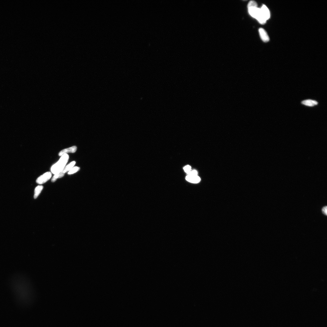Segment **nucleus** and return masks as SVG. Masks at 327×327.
Returning <instances> with one entry per match:
<instances>
[{"mask_svg": "<svg viewBox=\"0 0 327 327\" xmlns=\"http://www.w3.org/2000/svg\"><path fill=\"white\" fill-rule=\"evenodd\" d=\"M69 159V156L67 154L62 155L59 161L52 167L51 169L52 173L55 174L63 170Z\"/></svg>", "mask_w": 327, "mask_h": 327, "instance_id": "nucleus-1", "label": "nucleus"}, {"mask_svg": "<svg viewBox=\"0 0 327 327\" xmlns=\"http://www.w3.org/2000/svg\"><path fill=\"white\" fill-rule=\"evenodd\" d=\"M248 12L252 17L257 20L261 24L266 23V20L263 17L261 14L260 8L258 7H250L248 8Z\"/></svg>", "mask_w": 327, "mask_h": 327, "instance_id": "nucleus-2", "label": "nucleus"}, {"mask_svg": "<svg viewBox=\"0 0 327 327\" xmlns=\"http://www.w3.org/2000/svg\"><path fill=\"white\" fill-rule=\"evenodd\" d=\"M52 174L50 172H47L43 174V175L38 177L36 180V182L39 184L45 183L50 179Z\"/></svg>", "mask_w": 327, "mask_h": 327, "instance_id": "nucleus-3", "label": "nucleus"}, {"mask_svg": "<svg viewBox=\"0 0 327 327\" xmlns=\"http://www.w3.org/2000/svg\"><path fill=\"white\" fill-rule=\"evenodd\" d=\"M260 9L263 17L266 21L268 20L270 17V13L268 8L265 5H263Z\"/></svg>", "mask_w": 327, "mask_h": 327, "instance_id": "nucleus-4", "label": "nucleus"}, {"mask_svg": "<svg viewBox=\"0 0 327 327\" xmlns=\"http://www.w3.org/2000/svg\"><path fill=\"white\" fill-rule=\"evenodd\" d=\"M260 36L262 40L264 42H267L269 41L270 38L266 31L262 28H260L259 30Z\"/></svg>", "mask_w": 327, "mask_h": 327, "instance_id": "nucleus-5", "label": "nucleus"}, {"mask_svg": "<svg viewBox=\"0 0 327 327\" xmlns=\"http://www.w3.org/2000/svg\"><path fill=\"white\" fill-rule=\"evenodd\" d=\"M186 180L192 183H198L201 180V178L198 176H194L188 175L186 177Z\"/></svg>", "mask_w": 327, "mask_h": 327, "instance_id": "nucleus-6", "label": "nucleus"}, {"mask_svg": "<svg viewBox=\"0 0 327 327\" xmlns=\"http://www.w3.org/2000/svg\"><path fill=\"white\" fill-rule=\"evenodd\" d=\"M77 150V147L75 146H74L72 147H70V148H68L65 149L59 152V156H62L64 154L69 153H75L76 152Z\"/></svg>", "mask_w": 327, "mask_h": 327, "instance_id": "nucleus-7", "label": "nucleus"}, {"mask_svg": "<svg viewBox=\"0 0 327 327\" xmlns=\"http://www.w3.org/2000/svg\"><path fill=\"white\" fill-rule=\"evenodd\" d=\"M303 104L309 106H313L318 104L317 102L312 100H306L303 101L302 102Z\"/></svg>", "mask_w": 327, "mask_h": 327, "instance_id": "nucleus-8", "label": "nucleus"}, {"mask_svg": "<svg viewBox=\"0 0 327 327\" xmlns=\"http://www.w3.org/2000/svg\"><path fill=\"white\" fill-rule=\"evenodd\" d=\"M64 170V169H63ZM65 173L63 172V170L59 172L54 174L52 179V182H55L57 179L63 177Z\"/></svg>", "mask_w": 327, "mask_h": 327, "instance_id": "nucleus-9", "label": "nucleus"}, {"mask_svg": "<svg viewBox=\"0 0 327 327\" xmlns=\"http://www.w3.org/2000/svg\"><path fill=\"white\" fill-rule=\"evenodd\" d=\"M43 188V186L42 185H39L35 188L34 195L35 199H36L38 197V196L41 192Z\"/></svg>", "mask_w": 327, "mask_h": 327, "instance_id": "nucleus-10", "label": "nucleus"}, {"mask_svg": "<svg viewBox=\"0 0 327 327\" xmlns=\"http://www.w3.org/2000/svg\"><path fill=\"white\" fill-rule=\"evenodd\" d=\"M75 161H74L69 163L64 168L63 170L64 173H65L68 171H69L73 168L75 164Z\"/></svg>", "mask_w": 327, "mask_h": 327, "instance_id": "nucleus-11", "label": "nucleus"}, {"mask_svg": "<svg viewBox=\"0 0 327 327\" xmlns=\"http://www.w3.org/2000/svg\"><path fill=\"white\" fill-rule=\"evenodd\" d=\"M80 170L79 167L75 166L73 167L68 173L69 174H73L78 171Z\"/></svg>", "mask_w": 327, "mask_h": 327, "instance_id": "nucleus-12", "label": "nucleus"}, {"mask_svg": "<svg viewBox=\"0 0 327 327\" xmlns=\"http://www.w3.org/2000/svg\"><path fill=\"white\" fill-rule=\"evenodd\" d=\"M258 7V4L257 2L254 1H250L248 4V8L250 7Z\"/></svg>", "mask_w": 327, "mask_h": 327, "instance_id": "nucleus-13", "label": "nucleus"}, {"mask_svg": "<svg viewBox=\"0 0 327 327\" xmlns=\"http://www.w3.org/2000/svg\"><path fill=\"white\" fill-rule=\"evenodd\" d=\"M184 172L188 174L191 171V167L190 166L187 165L184 167Z\"/></svg>", "mask_w": 327, "mask_h": 327, "instance_id": "nucleus-14", "label": "nucleus"}, {"mask_svg": "<svg viewBox=\"0 0 327 327\" xmlns=\"http://www.w3.org/2000/svg\"><path fill=\"white\" fill-rule=\"evenodd\" d=\"M198 173L197 171L195 170H191L188 174V175L191 176H198Z\"/></svg>", "mask_w": 327, "mask_h": 327, "instance_id": "nucleus-15", "label": "nucleus"}, {"mask_svg": "<svg viewBox=\"0 0 327 327\" xmlns=\"http://www.w3.org/2000/svg\"><path fill=\"white\" fill-rule=\"evenodd\" d=\"M327 206H326L323 207L321 210L322 213L326 216H327Z\"/></svg>", "mask_w": 327, "mask_h": 327, "instance_id": "nucleus-16", "label": "nucleus"}]
</instances>
